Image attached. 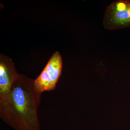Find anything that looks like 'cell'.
Segmentation results:
<instances>
[{"instance_id":"3","label":"cell","mask_w":130,"mask_h":130,"mask_svg":"<svg viewBox=\"0 0 130 130\" xmlns=\"http://www.w3.org/2000/svg\"><path fill=\"white\" fill-rule=\"evenodd\" d=\"M103 25L109 30L130 26V1L118 0L108 6L103 19Z\"/></svg>"},{"instance_id":"1","label":"cell","mask_w":130,"mask_h":130,"mask_svg":"<svg viewBox=\"0 0 130 130\" xmlns=\"http://www.w3.org/2000/svg\"><path fill=\"white\" fill-rule=\"evenodd\" d=\"M42 94L34 79L20 74L7 95L0 99V118L16 130H40L38 109Z\"/></svg>"},{"instance_id":"4","label":"cell","mask_w":130,"mask_h":130,"mask_svg":"<svg viewBox=\"0 0 130 130\" xmlns=\"http://www.w3.org/2000/svg\"><path fill=\"white\" fill-rule=\"evenodd\" d=\"M19 74L11 59L5 55L1 54L0 99L7 95Z\"/></svg>"},{"instance_id":"2","label":"cell","mask_w":130,"mask_h":130,"mask_svg":"<svg viewBox=\"0 0 130 130\" xmlns=\"http://www.w3.org/2000/svg\"><path fill=\"white\" fill-rule=\"evenodd\" d=\"M63 69V60L60 53L55 51L38 76L34 79L37 90L41 93L54 90Z\"/></svg>"}]
</instances>
